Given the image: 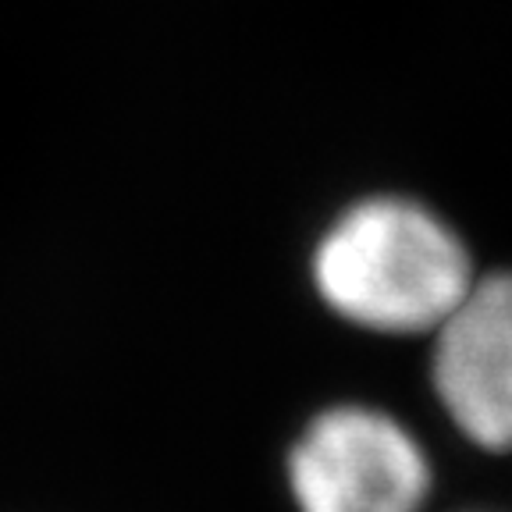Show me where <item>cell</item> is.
Masks as SVG:
<instances>
[{"instance_id": "obj_1", "label": "cell", "mask_w": 512, "mask_h": 512, "mask_svg": "<svg viewBox=\"0 0 512 512\" xmlns=\"http://www.w3.org/2000/svg\"><path fill=\"white\" fill-rule=\"evenodd\" d=\"M473 281L463 239L434 210L402 196L360 200L313 249L317 296L377 335H434Z\"/></svg>"}, {"instance_id": "obj_2", "label": "cell", "mask_w": 512, "mask_h": 512, "mask_svg": "<svg viewBox=\"0 0 512 512\" xmlns=\"http://www.w3.org/2000/svg\"><path fill=\"white\" fill-rule=\"evenodd\" d=\"M299 512H424L431 459L402 420L345 402L317 413L288 452Z\"/></svg>"}, {"instance_id": "obj_3", "label": "cell", "mask_w": 512, "mask_h": 512, "mask_svg": "<svg viewBox=\"0 0 512 512\" xmlns=\"http://www.w3.org/2000/svg\"><path fill=\"white\" fill-rule=\"evenodd\" d=\"M431 381L448 420L480 448H512V271L473 281L434 331Z\"/></svg>"}]
</instances>
